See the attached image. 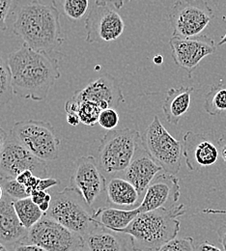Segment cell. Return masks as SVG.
Wrapping results in <instances>:
<instances>
[{
	"mask_svg": "<svg viewBox=\"0 0 226 251\" xmlns=\"http://www.w3.org/2000/svg\"><path fill=\"white\" fill-rule=\"evenodd\" d=\"M67 122L69 125L73 126L79 125L80 120H79L78 114H67Z\"/></svg>",
	"mask_w": 226,
	"mask_h": 251,
	"instance_id": "ab89813d",
	"label": "cell"
},
{
	"mask_svg": "<svg viewBox=\"0 0 226 251\" xmlns=\"http://www.w3.org/2000/svg\"><path fill=\"white\" fill-rule=\"evenodd\" d=\"M141 142L153 160L170 175H176L181 168L183 145L163 126L160 118L155 116L141 135Z\"/></svg>",
	"mask_w": 226,
	"mask_h": 251,
	"instance_id": "52a82bcc",
	"label": "cell"
},
{
	"mask_svg": "<svg viewBox=\"0 0 226 251\" xmlns=\"http://www.w3.org/2000/svg\"><path fill=\"white\" fill-rule=\"evenodd\" d=\"M84 243L89 251H129L117 233L100 225L84 238Z\"/></svg>",
	"mask_w": 226,
	"mask_h": 251,
	"instance_id": "7402d4cb",
	"label": "cell"
},
{
	"mask_svg": "<svg viewBox=\"0 0 226 251\" xmlns=\"http://www.w3.org/2000/svg\"><path fill=\"white\" fill-rule=\"evenodd\" d=\"M186 214L184 204L139 214L125 229L116 233L129 235L133 251H158L175 239L180 231L179 217Z\"/></svg>",
	"mask_w": 226,
	"mask_h": 251,
	"instance_id": "3957f363",
	"label": "cell"
},
{
	"mask_svg": "<svg viewBox=\"0 0 226 251\" xmlns=\"http://www.w3.org/2000/svg\"><path fill=\"white\" fill-rule=\"evenodd\" d=\"M194 90V87L181 86L167 91L162 110L168 123L177 125L180 119L189 111Z\"/></svg>",
	"mask_w": 226,
	"mask_h": 251,
	"instance_id": "ffe728a7",
	"label": "cell"
},
{
	"mask_svg": "<svg viewBox=\"0 0 226 251\" xmlns=\"http://www.w3.org/2000/svg\"><path fill=\"white\" fill-rule=\"evenodd\" d=\"M10 134L35 157L51 161L59 157L60 140L50 122L25 119L17 122Z\"/></svg>",
	"mask_w": 226,
	"mask_h": 251,
	"instance_id": "8992f818",
	"label": "cell"
},
{
	"mask_svg": "<svg viewBox=\"0 0 226 251\" xmlns=\"http://www.w3.org/2000/svg\"><path fill=\"white\" fill-rule=\"evenodd\" d=\"M87 207L89 206L81 194L70 186L52 196L50 208L45 217L56 221L84 239L99 226L93 220L94 211L89 213Z\"/></svg>",
	"mask_w": 226,
	"mask_h": 251,
	"instance_id": "5b68a950",
	"label": "cell"
},
{
	"mask_svg": "<svg viewBox=\"0 0 226 251\" xmlns=\"http://www.w3.org/2000/svg\"><path fill=\"white\" fill-rule=\"evenodd\" d=\"M1 181H2V178L0 177V201L3 199V197H4V189L2 188V185H1Z\"/></svg>",
	"mask_w": 226,
	"mask_h": 251,
	"instance_id": "7bdbcfd3",
	"label": "cell"
},
{
	"mask_svg": "<svg viewBox=\"0 0 226 251\" xmlns=\"http://www.w3.org/2000/svg\"><path fill=\"white\" fill-rule=\"evenodd\" d=\"M101 112V109L96 103L89 100H82L79 102L78 108V117L80 123L86 126L97 125L99 117Z\"/></svg>",
	"mask_w": 226,
	"mask_h": 251,
	"instance_id": "4316f807",
	"label": "cell"
},
{
	"mask_svg": "<svg viewBox=\"0 0 226 251\" xmlns=\"http://www.w3.org/2000/svg\"><path fill=\"white\" fill-rule=\"evenodd\" d=\"M4 193L10 196L14 201L30 197L26 188L20 184L16 179H2L1 181Z\"/></svg>",
	"mask_w": 226,
	"mask_h": 251,
	"instance_id": "83f0119b",
	"label": "cell"
},
{
	"mask_svg": "<svg viewBox=\"0 0 226 251\" xmlns=\"http://www.w3.org/2000/svg\"><path fill=\"white\" fill-rule=\"evenodd\" d=\"M162 170L144 149L142 142L138 146L135 155L124 173V179L129 182L143 199L146 189L157 174Z\"/></svg>",
	"mask_w": 226,
	"mask_h": 251,
	"instance_id": "e0dca14e",
	"label": "cell"
},
{
	"mask_svg": "<svg viewBox=\"0 0 226 251\" xmlns=\"http://www.w3.org/2000/svg\"><path fill=\"white\" fill-rule=\"evenodd\" d=\"M198 251H223L220 248L216 247L215 245H212L208 242H204L202 244L199 245L198 247Z\"/></svg>",
	"mask_w": 226,
	"mask_h": 251,
	"instance_id": "74e56055",
	"label": "cell"
},
{
	"mask_svg": "<svg viewBox=\"0 0 226 251\" xmlns=\"http://www.w3.org/2000/svg\"><path fill=\"white\" fill-rule=\"evenodd\" d=\"M141 143L137 129L124 127L107 131L99 145V166L109 176L125 173Z\"/></svg>",
	"mask_w": 226,
	"mask_h": 251,
	"instance_id": "277c9868",
	"label": "cell"
},
{
	"mask_svg": "<svg viewBox=\"0 0 226 251\" xmlns=\"http://www.w3.org/2000/svg\"><path fill=\"white\" fill-rule=\"evenodd\" d=\"M13 251H47L43 250L42 248L31 245V244H26V243H22L17 246H15V249Z\"/></svg>",
	"mask_w": 226,
	"mask_h": 251,
	"instance_id": "d6a6232c",
	"label": "cell"
},
{
	"mask_svg": "<svg viewBox=\"0 0 226 251\" xmlns=\"http://www.w3.org/2000/svg\"><path fill=\"white\" fill-rule=\"evenodd\" d=\"M122 6L123 2L95 1L85 21L86 42L116 41L125 30V23L116 11Z\"/></svg>",
	"mask_w": 226,
	"mask_h": 251,
	"instance_id": "9c48e42d",
	"label": "cell"
},
{
	"mask_svg": "<svg viewBox=\"0 0 226 251\" xmlns=\"http://www.w3.org/2000/svg\"><path fill=\"white\" fill-rule=\"evenodd\" d=\"M204 214H214V215H226V210H216V209H204L203 210Z\"/></svg>",
	"mask_w": 226,
	"mask_h": 251,
	"instance_id": "60d3db41",
	"label": "cell"
},
{
	"mask_svg": "<svg viewBox=\"0 0 226 251\" xmlns=\"http://www.w3.org/2000/svg\"><path fill=\"white\" fill-rule=\"evenodd\" d=\"M14 208L21 223L27 230L31 229L35 224L45 217V214L40 210L30 197L14 201Z\"/></svg>",
	"mask_w": 226,
	"mask_h": 251,
	"instance_id": "603a6c76",
	"label": "cell"
},
{
	"mask_svg": "<svg viewBox=\"0 0 226 251\" xmlns=\"http://www.w3.org/2000/svg\"><path fill=\"white\" fill-rule=\"evenodd\" d=\"M183 156L188 168L197 171L202 167L214 165L221 155L218 145L211 139L190 130L183 137Z\"/></svg>",
	"mask_w": 226,
	"mask_h": 251,
	"instance_id": "2e32d148",
	"label": "cell"
},
{
	"mask_svg": "<svg viewBox=\"0 0 226 251\" xmlns=\"http://www.w3.org/2000/svg\"><path fill=\"white\" fill-rule=\"evenodd\" d=\"M106 179L100 169L93 156L78 157L71 177V187L76 189L89 207H92L98 197L105 190Z\"/></svg>",
	"mask_w": 226,
	"mask_h": 251,
	"instance_id": "4fadbf2b",
	"label": "cell"
},
{
	"mask_svg": "<svg viewBox=\"0 0 226 251\" xmlns=\"http://www.w3.org/2000/svg\"><path fill=\"white\" fill-rule=\"evenodd\" d=\"M14 34L35 51L53 54L56 47L64 42L60 12L55 1L16 2Z\"/></svg>",
	"mask_w": 226,
	"mask_h": 251,
	"instance_id": "7a4b0ae2",
	"label": "cell"
},
{
	"mask_svg": "<svg viewBox=\"0 0 226 251\" xmlns=\"http://www.w3.org/2000/svg\"><path fill=\"white\" fill-rule=\"evenodd\" d=\"M14 95L12 75L8 59H5L0 53V104L9 102Z\"/></svg>",
	"mask_w": 226,
	"mask_h": 251,
	"instance_id": "d4e9b609",
	"label": "cell"
},
{
	"mask_svg": "<svg viewBox=\"0 0 226 251\" xmlns=\"http://www.w3.org/2000/svg\"><path fill=\"white\" fill-rule=\"evenodd\" d=\"M139 214L137 208L123 210L103 207L93 212V220L100 226L116 233L117 231L128 227Z\"/></svg>",
	"mask_w": 226,
	"mask_h": 251,
	"instance_id": "44dd1931",
	"label": "cell"
},
{
	"mask_svg": "<svg viewBox=\"0 0 226 251\" xmlns=\"http://www.w3.org/2000/svg\"><path fill=\"white\" fill-rule=\"evenodd\" d=\"M118 123H119V115L115 109L106 108L104 110H101L99 117V122H98V124L101 127L107 130H113L115 129Z\"/></svg>",
	"mask_w": 226,
	"mask_h": 251,
	"instance_id": "f546056e",
	"label": "cell"
},
{
	"mask_svg": "<svg viewBox=\"0 0 226 251\" xmlns=\"http://www.w3.org/2000/svg\"><path fill=\"white\" fill-rule=\"evenodd\" d=\"M169 46L174 62L188 72L189 77H192L193 72L203 58L217 50L214 39L206 35L186 39L171 37Z\"/></svg>",
	"mask_w": 226,
	"mask_h": 251,
	"instance_id": "7c38bea8",
	"label": "cell"
},
{
	"mask_svg": "<svg viewBox=\"0 0 226 251\" xmlns=\"http://www.w3.org/2000/svg\"><path fill=\"white\" fill-rule=\"evenodd\" d=\"M57 3L61 6V11L65 17L72 22H77L83 19L90 4L88 0H62Z\"/></svg>",
	"mask_w": 226,
	"mask_h": 251,
	"instance_id": "484cf974",
	"label": "cell"
},
{
	"mask_svg": "<svg viewBox=\"0 0 226 251\" xmlns=\"http://www.w3.org/2000/svg\"><path fill=\"white\" fill-rule=\"evenodd\" d=\"M218 236H219V239H220V242L224 248L225 251H226V222L222 225L219 230H218Z\"/></svg>",
	"mask_w": 226,
	"mask_h": 251,
	"instance_id": "d590c367",
	"label": "cell"
},
{
	"mask_svg": "<svg viewBox=\"0 0 226 251\" xmlns=\"http://www.w3.org/2000/svg\"><path fill=\"white\" fill-rule=\"evenodd\" d=\"M180 190L179 179L177 177L167 173L160 174L146 189L137 209L140 214L160 209H171L178 205Z\"/></svg>",
	"mask_w": 226,
	"mask_h": 251,
	"instance_id": "5bb4252c",
	"label": "cell"
},
{
	"mask_svg": "<svg viewBox=\"0 0 226 251\" xmlns=\"http://www.w3.org/2000/svg\"><path fill=\"white\" fill-rule=\"evenodd\" d=\"M204 109L210 116H218L226 111V86L212 85L210 91L205 95Z\"/></svg>",
	"mask_w": 226,
	"mask_h": 251,
	"instance_id": "cb8c5ba5",
	"label": "cell"
},
{
	"mask_svg": "<svg viewBox=\"0 0 226 251\" xmlns=\"http://www.w3.org/2000/svg\"><path fill=\"white\" fill-rule=\"evenodd\" d=\"M88 251V250H87V249H86V247H84V248H83V249H81V250H80V251Z\"/></svg>",
	"mask_w": 226,
	"mask_h": 251,
	"instance_id": "bcb514c9",
	"label": "cell"
},
{
	"mask_svg": "<svg viewBox=\"0 0 226 251\" xmlns=\"http://www.w3.org/2000/svg\"><path fill=\"white\" fill-rule=\"evenodd\" d=\"M24 243L47 251H78L85 247L84 239L54 220L44 217L31 229Z\"/></svg>",
	"mask_w": 226,
	"mask_h": 251,
	"instance_id": "30bf717a",
	"label": "cell"
},
{
	"mask_svg": "<svg viewBox=\"0 0 226 251\" xmlns=\"http://www.w3.org/2000/svg\"><path fill=\"white\" fill-rule=\"evenodd\" d=\"M32 176H34V174H33L32 172H30V171H25V172H23L22 174H20V175L17 177L16 180H17L20 184L25 186L26 183L29 181V179H30Z\"/></svg>",
	"mask_w": 226,
	"mask_h": 251,
	"instance_id": "8d00e7d4",
	"label": "cell"
},
{
	"mask_svg": "<svg viewBox=\"0 0 226 251\" xmlns=\"http://www.w3.org/2000/svg\"><path fill=\"white\" fill-rule=\"evenodd\" d=\"M218 147L221 157H223L225 162H226V132L218 140Z\"/></svg>",
	"mask_w": 226,
	"mask_h": 251,
	"instance_id": "e575fe53",
	"label": "cell"
},
{
	"mask_svg": "<svg viewBox=\"0 0 226 251\" xmlns=\"http://www.w3.org/2000/svg\"><path fill=\"white\" fill-rule=\"evenodd\" d=\"M7 59L14 94L25 100H44L61 76L58 59L53 54L35 51L25 45L11 52Z\"/></svg>",
	"mask_w": 226,
	"mask_h": 251,
	"instance_id": "6da1fadb",
	"label": "cell"
},
{
	"mask_svg": "<svg viewBox=\"0 0 226 251\" xmlns=\"http://www.w3.org/2000/svg\"><path fill=\"white\" fill-rule=\"evenodd\" d=\"M153 61H154L155 64H157V65H162V63H163V57H162L161 54H158V55H156L154 57Z\"/></svg>",
	"mask_w": 226,
	"mask_h": 251,
	"instance_id": "b9f144b4",
	"label": "cell"
},
{
	"mask_svg": "<svg viewBox=\"0 0 226 251\" xmlns=\"http://www.w3.org/2000/svg\"><path fill=\"white\" fill-rule=\"evenodd\" d=\"M214 18L213 9L203 0L176 1L168 12L172 37L183 39L200 36Z\"/></svg>",
	"mask_w": 226,
	"mask_h": 251,
	"instance_id": "ba28073f",
	"label": "cell"
},
{
	"mask_svg": "<svg viewBox=\"0 0 226 251\" xmlns=\"http://www.w3.org/2000/svg\"><path fill=\"white\" fill-rule=\"evenodd\" d=\"M28 230L23 226L14 208V200L4 194L0 201V244L15 247L25 241Z\"/></svg>",
	"mask_w": 226,
	"mask_h": 251,
	"instance_id": "ac0fdd59",
	"label": "cell"
},
{
	"mask_svg": "<svg viewBox=\"0 0 226 251\" xmlns=\"http://www.w3.org/2000/svg\"><path fill=\"white\" fill-rule=\"evenodd\" d=\"M105 192L107 197V203L114 207L135 209L138 202L142 201L136 188L124 178L111 177L106 180Z\"/></svg>",
	"mask_w": 226,
	"mask_h": 251,
	"instance_id": "d6986e66",
	"label": "cell"
},
{
	"mask_svg": "<svg viewBox=\"0 0 226 251\" xmlns=\"http://www.w3.org/2000/svg\"><path fill=\"white\" fill-rule=\"evenodd\" d=\"M14 4L11 0H0V31H5L7 29L6 19Z\"/></svg>",
	"mask_w": 226,
	"mask_h": 251,
	"instance_id": "4dcf8cb0",
	"label": "cell"
},
{
	"mask_svg": "<svg viewBox=\"0 0 226 251\" xmlns=\"http://www.w3.org/2000/svg\"><path fill=\"white\" fill-rule=\"evenodd\" d=\"M25 171L32 172L34 176L40 179L49 176L47 162L35 157L9 133L7 143L0 155V177L17 179Z\"/></svg>",
	"mask_w": 226,
	"mask_h": 251,
	"instance_id": "8fae6325",
	"label": "cell"
},
{
	"mask_svg": "<svg viewBox=\"0 0 226 251\" xmlns=\"http://www.w3.org/2000/svg\"><path fill=\"white\" fill-rule=\"evenodd\" d=\"M59 182L57 180H55L54 178H45V179H39V183H38V187L37 190H41V191H47L49 188H52L56 185H58Z\"/></svg>",
	"mask_w": 226,
	"mask_h": 251,
	"instance_id": "1f68e13d",
	"label": "cell"
},
{
	"mask_svg": "<svg viewBox=\"0 0 226 251\" xmlns=\"http://www.w3.org/2000/svg\"><path fill=\"white\" fill-rule=\"evenodd\" d=\"M49 192L48 191H41V190H36L34 191L30 198L32 199L33 202L36 204V205H41L42 203H44L46 201V197H47V194Z\"/></svg>",
	"mask_w": 226,
	"mask_h": 251,
	"instance_id": "836d02e7",
	"label": "cell"
},
{
	"mask_svg": "<svg viewBox=\"0 0 226 251\" xmlns=\"http://www.w3.org/2000/svg\"><path fill=\"white\" fill-rule=\"evenodd\" d=\"M8 137H9V134L0 126V155H1L2 151L4 150V147L7 143Z\"/></svg>",
	"mask_w": 226,
	"mask_h": 251,
	"instance_id": "f35d334b",
	"label": "cell"
},
{
	"mask_svg": "<svg viewBox=\"0 0 226 251\" xmlns=\"http://www.w3.org/2000/svg\"><path fill=\"white\" fill-rule=\"evenodd\" d=\"M72 99L77 102L82 100L92 101L101 110L114 109L124 101V96L118 82L109 74L100 75L97 80L90 82L83 89L75 91Z\"/></svg>",
	"mask_w": 226,
	"mask_h": 251,
	"instance_id": "9a60e30c",
	"label": "cell"
},
{
	"mask_svg": "<svg viewBox=\"0 0 226 251\" xmlns=\"http://www.w3.org/2000/svg\"><path fill=\"white\" fill-rule=\"evenodd\" d=\"M158 251H197L192 237L175 238L166 243Z\"/></svg>",
	"mask_w": 226,
	"mask_h": 251,
	"instance_id": "f1b7e54d",
	"label": "cell"
},
{
	"mask_svg": "<svg viewBox=\"0 0 226 251\" xmlns=\"http://www.w3.org/2000/svg\"><path fill=\"white\" fill-rule=\"evenodd\" d=\"M226 35L222 38V40H221V42L219 43V47H221V46H224V45H226Z\"/></svg>",
	"mask_w": 226,
	"mask_h": 251,
	"instance_id": "f6af8a7d",
	"label": "cell"
},
{
	"mask_svg": "<svg viewBox=\"0 0 226 251\" xmlns=\"http://www.w3.org/2000/svg\"><path fill=\"white\" fill-rule=\"evenodd\" d=\"M0 251H10V250H9V247L3 244H0Z\"/></svg>",
	"mask_w": 226,
	"mask_h": 251,
	"instance_id": "ee69618b",
	"label": "cell"
}]
</instances>
